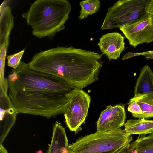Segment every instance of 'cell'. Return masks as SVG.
I'll return each instance as SVG.
<instances>
[{"label": "cell", "instance_id": "cell-18", "mask_svg": "<svg viewBox=\"0 0 153 153\" xmlns=\"http://www.w3.org/2000/svg\"><path fill=\"white\" fill-rule=\"evenodd\" d=\"M24 52L25 50H23L16 53L7 56L8 66L13 69H16L20 63Z\"/></svg>", "mask_w": 153, "mask_h": 153}, {"label": "cell", "instance_id": "cell-1", "mask_svg": "<svg viewBox=\"0 0 153 153\" xmlns=\"http://www.w3.org/2000/svg\"><path fill=\"white\" fill-rule=\"evenodd\" d=\"M8 95L17 114L47 118L64 113L75 88L56 76L31 68L21 61L7 78Z\"/></svg>", "mask_w": 153, "mask_h": 153}, {"label": "cell", "instance_id": "cell-14", "mask_svg": "<svg viewBox=\"0 0 153 153\" xmlns=\"http://www.w3.org/2000/svg\"><path fill=\"white\" fill-rule=\"evenodd\" d=\"M124 130L128 136L138 134L142 136L153 132V120L144 118L128 120L124 125Z\"/></svg>", "mask_w": 153, "mask_h": 153}, {"label": "cell", "instance_id": "cell-21", "mask_svg": "<svg viewBox=\"0 0 153 153\" xmlns=\"http://www.w3.org/2000/svg\"><path fill=\"white\" fill-rule=\"evenodd\" d=\"M146 12L153 16V0H149L145 8Z\"/></svg>", "mask_w": 153, "mask_h": 153}, {"label": "cell", "instance_id": "cell-16", "mask_svg": "<svg viewBox=\"0 0 153 153\" xmlns=\"http://www.w3.org/2000/svg\"><path fill=\"white\" fill-rule=\"evenodd\" d=\"M132 100H135L139 105L142 114L138 115H132L134 118L147 119L153 118V97L146 96Z\"/></svg>", "mask_w": 153, "mask_h": 153}, {"label": "cell", "instance_id": "cell-26", "mask_svg": "<svg viewBox=\"0 0 153 153\" xmlns=\"http://www.w3.org/2000/svg\"><path fill=\"white\" fill-rule=\"evenodd\" d=\"M67 153H75L68 147V151Z\"/></svg>", "mask_w": 153, "mask_h": 153}, {"label": "cell", "instance_id": "cell-28", "mask_svg": "<svg viewBox=\"0 0 153 153\" xmlns=\"http://www.w3.org/2000/svg\"><path fill=\"white\" fill-rule=\"evenodd\" d=\"M152 134H153V132L152 133Z\"/></svg>", "mask_w": 153, "mask_h": 153}, {"label": "cell", "instance_id": "cell-9", "mask_svg": "<svg viewBox=\"0 0 153 153\" xmlns=\"http://www.w3.org/2000/svg\"><path fill=\"white\" fill-rule=\"evenodd\" d=\"M126 118L123 106L117 105L107 106L102 111L97 123V132L118 129L124 125Z\"/></svg>", "mask_w": 153, "mask_h": 153}, {"label": "cell", "instance_id": "cell-7", "mask_svg": "<svg viewBox=\"0 0 153 153\" xmlns=\"http://www.w3.org/2000/svg\"><path fill=\"white\" fill-rule=\"evenodd\" d=\"M119 29L134 48L153 41V16L148 13L137 21Z\"/></svg>", "mask_w": 153, "mask_h": 153}, {"label": "cell", "instance_id": "cell-20", "mask_svg": "<svg viewBox=\"0 0 153 153\" xmlns=\"http://www.w3.org/2000/svg\"><path fill=\"white\" fill-rule=\"evenodd\" d=\"M128 104L129 105L128 110L132 113V115H140L142 114L141 108L136 101L130 100Z\"/></svg>", "mask_w": 153, "mask_h": 153}, {"label": "cell", "instance_id": "cell-6", "mask_svg": "<svg viewBox=\"0 0 153 153\" xmlns=\"http://www.w3.org/2000/svg\"><path fill=\"white\" fill-rule=\"evenodd\" d=\"M91 101L89 94L82 89L75 88L71 92L63 114L67 126L75 134L82 129L80 126L85 123Z\"/></svg>", "mask_w": 153, "mask_h": 153}, {"label": "cell", "instance_id": "cell-24", "mask_svg": "<svg viewBox=\"0 0 153 153\" xmlns=\"http://www.w3.org/2000/svg\"><path fill=\"white\" fill-rule=\"evenodd\" d=\"M0 153H8L7 150L2 144L0 145Z\"/></svg>", "mask_w": 153, "mask_h": 153}, {"label": "cell", "instance_id": "cell-23", "mask_svg": "<svg viewBox=\"0 0 153 153\" xmlns=\"http://www.w3.org/2000/svg\"><path fill=\"white\" fill-rule=\"evenodd\" d=\"M138 56H139V55L137 54V53L128 52L124 55L121 59L123 60H124L129 58Z\"/></svg>", "mask_w": 153, "mask_h": 153}, {"label": "cell", "instance_id": "cell-3", "mask_svg": "<svg viewBox=\"0 0 153 153\" xmlns=\"http://www.w3.org/2000/svg\"><path fill=\"white\" fill-rule=\"evenodd\" d=\"M71 8L67 0H37L22 16L31 26L33 36L52 39L57 33L65 28Z\"/></svg>", "mask_w": 153, "mask_h": 153}, {"label": "cell", "instance_id": "cell-11", "mask_svg": "<svg viewBox=\"0 0 153 153\" xmlns=\"http://www.w3.org/2000/svg\"><path fill=\"white\" fill-rule=\"evenodd\" d=\"M135 100L146 96L153 97V72L150 67L145 65L141 69L134 90Z\"/></svg>", "mask_w": 153, "mask_h": 153}, {"label": "cell", "instance_id": "cell-27", "mask_svg": "<svg viewBox=\"0 0 153 153\" xmlns=\"http://www.w3.org/2000/svg\"><path fill=\"white\" fill-rule=\"evenodd\" d=\"M36 153H43V152L41 150H39L36 152Z\"/></svg>", "mask_w": 153, "mask_h": 153}, {"label": "cell", "instance_id": "cell-22", "mask_svg": "<svg viewBox=\"0 0 153 153\" xmlns=\"http://www.w3.org/2000/svg\"><path fill=\"white\" fill-rule=\"evenodd\" d=\"M139 56L142 55L147 60L153 59V50L144 52L137 53Z\"/></svg>", "mask_w": 153, "mask_h": 153}, {"label": "cell", "instance_id": "cell-17", "mask_svg": "<svg viewBox=\"0 0 153 153\" xmlns=\"http://www.w3.org/2000/svg\"><path fill=\"white\" fill-rule=\"evenodd\" d=\"M81 9L79 18L83 19L97 13L100 7V2L98 0H85L80 2Z\"/></svg>", "mask_w": 153, "mask_h": 153}, {"label": "cell", "instance_id": "cell-25", "mask_svg": "<svg viewBox=\"0 0 153 153\" xmlns=\"http://www.w3.org/2000/svg\"><path fill=\"white\" fill-rule=\"evenodd\" d=\"M128 144H129L127 145L124 146L117 153H125Z\"/></svg>", "mask_w": 153, "mask_h": 153}, {"label": "cell", "instance_id": "cell-12", "mask_svg": "<svg viewBox=\"0 0 153 153\" xmlns=\"http://www.w3.org/2000/svg\"><path fill=\"white\" fill-rule=\"evenodd\" d=\"M0 15V44H5L8 48L10 34L14 26V17L11 7H3L1 4Z\"/></svg>", "mask_w": 153, "mask_h": 153}, {"label": "cell", "instance_id": "cell-5", "mask_svg": "<svg viewBox=\"0 0 153 153\" xmlns=\"http://www.w3.org/2000/svg\"><path fill=\"white\" fill-rule=\"evenodd\" d=\"M147 0H119L108 9L101 27L102 30L120 28L134 22L147 13Z\"/></svg>", "mask_w": 153, "mask_h": 153}, {"label": "cell", "instance_id": "cell-19", "mask_svg": "<svg viewBox=\"0 0 153 153\" xmlns=\"http://www.w3.org/2000/svg\"><path fill=\"white\" fill-rule=\"evenodd\" d=\"M7 48L5 44H0V81H4L5 61Z\"/></svg>", "mask_w": 153, "mask_h": 153}, {"label": "cell", "instance_id": "cell-4", "mask_svg": "<svg viewBox=\"0 0 153 153\" xmlns=\"http://www.w3.org/2000/svg\"><path fill=\"white\" fill-rule=\"evenodd\" d=\"M132 140L131 135L120 128L81 137L68 147L75 153H117Z\"/></svg>", "mask_w": 153, "mask_h": 153}, {"label": "cell", "instance_id": "cell-15", "mask_svg": "<svg viewBox=\"0 0 153 153\" xmlns=\"http://www.w3.org/2000/svg\"><path fill=\"white\" fill-rule=\"evenodd\" d=\"M125 153H153V134L142 136L130 143Z\"/></svg>", "mask_w": 153, "mask_h": 153}, {"label": "cell", "instance_id": "cell-2", "mask_svg": "<svg viewBox=\"0 0 153 153\" xmlns=\"http://www.w3.org/2000/svg\"><path fill=\"white\" fill-rule=\"evenodd\" d=\"M28 64L33 69L60 78L79 89L94 83L98 71L94 51L72 46H58L41 51Z\"/></svg>", "mask_w": 153, "mask_h": 153}, {"label": "cell", "instance_id": "cell-8", "mask_svg": "<svg viewBox=\"0 0 153 153\" xmlns=\"http://www.w3.org/2000/svg\"><path fill=\"white\" fill-rule=\"evenodd\" d=\"M8 90L7 85L0 88V145L14 126L17 114L8 95Z\"/></svg>", "mask_w": 153, "mask_h": 153}, {"label": "cell", "instance_id": "cell-13", "mask_svg": "<svg viewBox=\"0 0 153 153\" xmlns=\"http://www.w3.org/2000/svg\"><path fill=\"white\" fill-rule=\"evenodd\" d=\"M68 145L65 128L56 121L53 125L51 142L46 153H62Z\"/></svg>", "mask_w": 153, "mask_h": 153}, {"label": "cell", "instance_id": "cell-10", "mask_svg": "<svg viewBox=\"0 0 153 153\" xmlns=\"http://www.w3.org/2000/svg\"><path fill=\"white\" fill-rule=\"evenodd\" d=\"M97 45L101 52L110 61L119 58L125 49L124 37L117 32L103 35L99 39Z\"/></svg>", "mask_w": 153, "mask_h": 153}]
</instances>
